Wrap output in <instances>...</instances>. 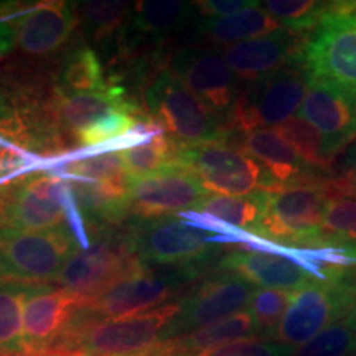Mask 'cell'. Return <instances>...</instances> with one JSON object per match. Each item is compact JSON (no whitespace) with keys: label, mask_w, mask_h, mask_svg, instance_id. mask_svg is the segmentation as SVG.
Wrapping results in <instances>:
<instances>
[{"label":"cell","mask_w":356,"mask_h":356,"mask_svg":"<svg viewBox=\"0 0 356 356\" xmlns=\"http://www.w3.org/2000/svg\"><path fill=\"white\" fill-rule=\"evenodd\" d=\"M81 249L68 226L44 231L0 226V267L6 279L55 282L61 267Z\"/></svg>","instance_id":"obj_11"},{"label":"cell","mask_w":356,"mask_h":356,"mask_svg":"<svg viewBox=\"0 0 356 356\" xmlns=\"http://www.w3.org/2000/svg\"><path fill=\"white\" fill-rule=\"evenodd\" d=\"M119 356H170L168 355V351L165 348V345L160 341V343L154 345L152 348L145 350V351H140V353H132V355H119Z\"/></svg>","instance_id":"obj_41"},{"label":"cell","mask_w":356,"mask_h":356,"mask_svg":"<svg viewBox=\"0 0 356 356\" xmlns=\"http://www.w3.org/2000/svg\"><path fill=\"white\" fill-rule=\"evenodd\" d=\"M261 6L262 3L221 19H200L202 22L197 25V35L208 43L228 48L231 44L266 37L284 29Z\"/></svg>","instance_id":"obj_25"},{"label":"cell","mask_w":356,"mask_h":356,"mask_svg":"<svg viewBox=\"0 0 356 356\" xmlns=\"http://www.w3.org/2000/svg\"><path fill=\"white\" fill-rule=\"evenodd\" d=\"M307 35L287 29L225 48L222 56L241 81L254 83L300 60Z\"/></svg>","instance_id":"obj_19"},{"label":"cell","mask_w":356,"mask_h":356,"mask_svg":"<svg viewBox=\"0 0 356 356\" xmlns=\"http://www.w3.org/2000/svg\"><path fill=\"white\" fill-rule=\"evenodd\" d=\"M38 282L0 280V356H26L24 345L25 302Z\"/></svg>","instance_id":"obj_27"},{"label":"cell","mask_w":356,"mask_h":356,"mask_svg":"<svg viewBox=\"0 0 356 356\" xmlns=\"http://www.w3.org/2000/svg\"><path fill=\"white\" fill-rule=\"evenodd\" d=\"M104 78V68L92 48L81 47L71 50L61 60L56 74V95L65 97L95 95L109 88Z\"/></svg>","instance_id":"obj_28"},{"label":"cell","mask_w":356,"mask_h":356,"mask_svg":"<svg viewBox=\"0 0 356 356\" xmlns=\"http://www.w3.org/2000/svg\"><path fill=\"white\" fill-rule=\"evenodd\" d=\"M127 226L137 256L145 266H170L202 275L208 262L221 252L215 234L178 215L132 220Z\"/></svg>","instance_id":"obj_8"},{"label":"cell","mask_w":356,"mask_h":356,"mask_svg":"<svg viewBox=\"0 0 356 356\" xmlns=\"http://www.w3.org/2000/svg\"><path fill=\"white\" fill-rule=\"evenodd\" d=\"M12 185L2 186V188H0V226H3V222H6L7 210H8V204H10V197H12Z\"/></svg>","instance_id":"obj_40"},{"label":"cell","mask_w":356,"mask_h":356,"mask_svg":"<svg viewBox=\"0 0 356 356\" xmlns=\"http://www.w3.org/2000/svg\"><path fill=\"white\" fill-rule=\"evenodd\" d=\"M264 10L274 17L284 29L293 33L309 35L330 10L332 2L315 0H267Z\"/></svg>","instance_id":"obj_32"},{"label":"cell","mask_w":356,"mask_h":356,"mask_svg":"<svg viewBox=\"0 0 356 356\" xmlns=\"http://www.w3.org/2000/svg\"><path fill=\"white\" fill-rule=\"evenodd\" d=\"M261 2H249V0H198L193 2L202 19H221V17L233 15L246 8L259 6Z\"/></svg>","instance_id":"obj_39"},{"label":"cell","mask_w":356,"mask_h":356,"mask_svg":"<svg viewBox=\"0 0 356 356\" xmlns=\"http://www.w3.org/2000/svg\"><path fill=\"white\" fill-rule=\"evenodd\" d=\"M356 244V200L332 198L322 225V246Z\"/></svg>","instance_id":"obj_34"},{"label":"cell","mask_w":356,"mask_h":356,"mask_svg":"<svg viewBox=\"0 0 356 356\" xmlns=\"http://www.w3.org/2000/svg\"><path fill=\"white\" fill-rule=\"evenodd\" d=\"M256 337H259V330L252 315L249 312H238V314L204 325L198 330L163 341V343L167 345L172 356H185L202 353V351L234 343V341L251 340Z\"/></svg>","instance_id":"obj_24"},{"label":"cell","mask_w":356,"mask_h":356,"mask_svg":"<svg viewBox=\"0 0 356 356\" xmlns=\"http://www.w3.org/2000/svg\"><path fill=\"white\" fill-rule=\"evenodd\" d=\"M309 89V74L300 60L259 81L248 83L225 121L226 132L248 134L280 126L300 109Z\"/></svg>","instance_id":"obj_9"},{"label":"cell","mask_w":356,"mask_h":356,"mask_svg":"<svg viewBox=\"0 0 356 356\" xmlns=\"http://www.w3.org/2000/svg\"><path fill=\"white\" fill-rule=\"evenodd\" d=\"M2 279H6V275H3V273H2V267H0V280Z\"/></svg>","instance_id":"obj_44"},{"label":"cell","mask_w":356,"mask_h":356,"mask_svg":"<svg viewBox=\"0 0 356 356\" xmlns=\"http://www.w3.org/2000/svg\"><path fill=\"white\" fill-rule=\"evenodd\" d=\"M252 292L254 287L248 280L228 270H220L178 302L177 317L168 325L162 341L184 337L204 325L243 312L249 305Z\"/></svg>","instance_id":"obj_13"},{"label":"cell","mask_w":356,"mask_h":356,"mask_svg":"<svg viewBox=\"0 0 356 356\" xmlns=\"http://www.w3.org/2000/svg\"><path fill=\"white\" fill-rule=\"evenodd\" d=\"M3 226L19 231H44L68 226L83 249L91 244L70 178L50 172L30 173L12 185Z\"/></svg>","instance_id":"obj_2"},{"label":"cell","mask_w":356,"mask_h":356,"mask_svg":"<svg viewBox=\"0 0 356 356\" xmlns=\"http://www.w3.org/2000/svg\"><path fill=\"white\" fill-rule=\"evenodd\" d=\"M296 356H356V309L302 345Z\"/></svg>","instance_id":"obj_33"},{"label":"cell","mask_w":356,"mask_h":356,"mask_svg":"<svg viewBox=\"0 0 356 356\" xmlns=\"http://www.w3.org/2000/svg\"><path fill=\"white\" fill-rule=\"evenodd\" d=\"M84 304L86 300L66 289L37 284L25 302L24 345L26 356H38L50 351L71 327Z\"/></svg>","instance_id":"obj_16"},{"label":"cell","mask_w":356,"mask_h":356,"mask_svg":"<svg viewBox=\"0 0 356 356\" xmlns=\"http://www.w3.org/2000/svg\"><path fill=\"white\" fill-rule=\"evenodd\" d=\"M147 114L177 145L222 140L225 121L208 108L170 66L159 70L144 92Z\"/></svg>","instance_id":"obj_5"},{"label":"cell","mask_w":356,"mask_h":356,"mask_svg":"<svg viewBox=\"0 0 356 356\" xmlns=\"http://www.w3.org/2000/svg\"><path fill=\"white\" fill-rule=\"evenodd\" d=\"M330 198L356 200V140L346 150L337 173L323 180Z\"/></svg>","instance_id":"obj_37"},{"label":"cell","mask_w":356,"mask_h":356,"mask_svg":"<svg viewBox=\"0 0 356 356\" xmlns=\"http://www.w3.org/2000/svg\"><path fill=\"white\" fill-rule=\"evenodd\" d=\"M243 152L259 162L277 185L318 184L325 180L320 178L314 167H310L297 155L277 127L256 129L244 134Z\"/></svg>","instance_id":"obj_21"},{"label":"cell","mask_w":356,"mask_h":356,"mask_svg":"<svg viewBox=\"0 0 356 356\" xmlns=\"http://www.w3.org/2000/svg\"><path fill=\"white\" fill-rule=\"evenodd\" d=\"M83 220L91 228L118 226L129 216V185L70 178Z\"/></svg>","instance_id":"obj_23"},{"label":"cell","mask_w":356,"mask_h":356,"mask_svg":"<svg viewBox=\"0 0 356 356\" xmlns=\"http://www.w3.org/2000/svg\"><path fill=\"white\" fill-rule=\"evenodd\" d=\"M76 10L79 12V20L86 25L88 33L92 40L101 42L127 25L134 7L132 3L118 0H89L76 3Z\"/></svg>","instance_id":"obj_31"},{"label":"cell","mask_w":356,"mask_h":356,"mask_svg":"<svg viewBox=\"0 0 356 356\" xmlns=\"http://www.w3.org/2000/svg\"><path fill=\"white\" fill-rule=\"evenodd\" d=\"M37 134L29 109L0 92V188L43 170L48 160L40 157Z\"/></svg>","instance_id":"obj_18"},{"label":"cell","mask_w":356,"mask_h":356,"mask_svg":"<svg viewBox=\"0 0 356 356\" xmlns=\"http://www.w3.org/2000/svg\"><path fill=\"white\" fill-rule=\"evenodd\" d=\"M177 168L190 172L208 195L218 197H249L282 186L251 155L225 140L178 145Z\"/></svg>","instance_id":"obj_7"},{"label":"cell","mask_w":356,"mask_h":356,"mask_svg":"<svg viewBox=\"0 0 356 356\" xmlns=\"http://www.w3.org/2000/svg\"><path fill=\"white\" fill-rule=\"evenodd\" d=\"M210 195L190 172L181 168L131 181L129 216L149 221L195 211Z\"/></svg>","instance_id":"obj_14"},{"label":"cell","mask_w":356,"mask_h":356,"mask_svg":"<svg viewBox=\"0 0 356 356\" xmlns=\"http://www.w3.org/2000/svg\"><path fill=\"white\" fill-rule=\"evenodd\" d=\"M109 88L95 95L53 97V115L63 132L76 134L104 115L126 109H140L126 95V88L109 81Z\"/></svg>","instance_id":"obj_22"},{"label":"cell","mask_w":356,"mask_h":356,"mask_svg":"<svg viewBox=\"0 0 356 356\" xmlns=\"http://www.w3.org/2000/svg\"><path fill=\"white\" fill-rule=\"evenodd\" d=\"M296 348L286 343L274 340H241L218 346L197 355H185V356H296Z\"/></svg>","instance_id":"obj_36"},{"label":"cell","mask_w":356,"mask_h":356,"mask_svg":"<svg viewBox=\"0 0 356 356\" xmlns=\"http://www.w3.org/2000/svg\"><path fill=\"white\" fill-rule=\"evenodd\" d=\"M330 195L323 181L277 188L264 193V210L256 238L287 248H320Z\"/></svg>","instance_id":"obj_6"},{"label":"cell","mask_w":356,"mask_h":356,"mask_svg":"<svg viewBox=\"0 0 356 356\" xmlns=\"http://www.w3.org/2000/svg\"><path fill=\"white\" fill-rule=\"evenodd\" d=\"M292 292L277 289H254L249 300V314L259 330V337L270 340L291 304Z\"/></svg>","instance_id":"obj_35"},{"label":"cell","mask_w":356,"mask_h":356,"mask_svg":"<svg viewBox=\"0 0 356 356\" xmlns=\"http://www.w3.org/2000/svg\"><path fill=\"white\" fill-rule=\"evenodd\" d=\"M340 248H343L345 254L348 256L350 259V269L356 274V244H353V246H340Z\"/></svg>","instance_id":"obj_42"},{"label":"cell","mask_w":356,"mask_h":356,"mask_svg":"<svg viewBox=\"0 0 356 356\" xmlns=\"http://www.w3.org/2000/svg\"><path fill=\"white\" fill-rule=\"evenodd\" d=\"M38 356H71V355H65V353H56V351H47V353L38 355Z\"/></svg>","instance_id":"obj_43"},{"label":"cell","mask_w":356,"mask_h":356,"mask_svg":"<svg viewBox=\"0 0 356 356\" xmlns=\"http://www.w3.org/2000/svg\"><path fill=\"white\" fill-rule=\"evenodd\" d=\"M178 314L177 304L126 317L73 320L71 327L50 351L71 356H119L140 353L162 341L163 333Z\"/></svg>","instance_id":"obj_1"},{"label":"cell","mask_w":356,"mask_h":356,"mask_svg":"<svg viewBox=\"0 0 356 356\" xmlns=\"http://www.w3.org/2000/svg\"><path fill=\"white\" fill-rule=\"evenodd\" d=\"M177 149L175 142L160 129L119 152L122 154L129 180L137 181L177 168Z\"/></svg>","instance_id":"obj_29"},{"label":"cell","mask_w":356,"mask_h":356,"mask_svg":"<svg viewBox=\"0 0 356 356\" xmlns=\"http://www.w3.org/2000/svg\"><path fill=\"white\" fill-rule=\"evenodd\" d=\"M299 115L322 134L333 159L356 140V95L343 88L309 78Z\"/></svg>","instance_id":"obj_17"},{"label":"cell","mask_w":356,"mask_h":356,"mask_svg":"<svg viewBox=\"0 0 356 356\" xmlns=\"http://www.w3.org/2000/svg\"><path fill=\"white\" fill-rule=\"evenodd\" d=\"M198 274L186 269L173 270H150L145 269L121 284L101 293L96 299L88 300L78 310L74 320H106L136 315L165 305L168 297L175 296L185 284L191 282Z\"/></svg>","instance_id":"obj_12"},{"label":"cell","mask_w":356,"mask_h":356,"mask_svg":"<svg viewBox=\"0 0 356 356\" xmlns=\"http://www.w3.org/2000/svg\"><path fill=\"white\" fill-rule=\"evenodd\" d=\"M76 3L61 0L29 3L17 47L30 56H47L58 51L76 29Z\"/></svg>","instance_id":"obj_20"},{"label":"cell","mask_w":356,"mask_h":356,"mask_svg":"<svg viewBox=\"0 0 356 356\" xmlns=\"http://www.w3.org/2000/svg\"><path fill=\"white\" fill-rule=\"evenodd\" d=\"M26 6L29 3L25 2H0V58L8 55L19 44Z\"/></svg>","instance_id":"obj_38"},{"label":"cell","mask_w":356,"mask_h":356,"mask_svg":"<svg viewBox=\"0 0 356 356\" xmlns=\"http://www.w3.org/2000/svg\"><path fill=\"white\" fill-rule=\"evenodd\" d=\"M145 267L134 248L129 226L121 229L111 226L96 229L91 244L61 267L55 282L88 302Z\"/></svg>","instance_id":"obj_3"},{"label":"cell","mask_w":356,"mask_h":356,"mask_svg":"<svg viewBox=\"0 0 356 356\" xmlns=\"http://www.w3.org/2000/svg\"><path fill=\"white\" fill-rule=\"evenodd\" d=\"M170 68L186 88L226 121L239 88L225 56L202 48H181L172 58Z\"/></svg>","instance_id":"obj_15"},{"label":"cell","mask_w":356,"mask_h":356,"mask_svg":"<svg viewBox=\"0 0 356 356\" xmlns=\"http://www.w3.org/2000/svg\"><path fill=\"white\" fill-rule=\"evenodd\" d=\"M197 12L193 2L177 0H142L134 3L131 25L126 30L134 37L152 38V42L163 43L170 33L180 32Z\"/></svg>","instance_id":"obj_26"},{"label":"cell","mask_w":356,"mask_h":356,"mask_svg":"<svg viewBox=\"0 0 356 356\" xmlns=\"http://www.w3.org/2000/svg\"><path fill=\"white\" fill-rule=\"evenodd\" d=\"M355 309L356 274L350 267H333L327 279H315L292 292L291 304L273 338L300 348Z\"/></svg>","instance_id":"obj_4"},{"label":"cell","mask_w":356,"mask_h":356,"mask_svg":"<svg viewBox=\"0 0 356 356\" xmlns=\"http://www.w3.org/2000/svg\"><path fill=\"white\" fill-rule=\"evenodd\" d=\"M300 63L309 78L356 95V0L332 2L317 29L307 35Z\"/></svg>","instance_id":"obj_10"},{"label":"cell","mask_w":356,"mask_h":356,"mask_svg":"<svg viewBox=\"0 0 356 356\" xmlns=\"http://www.w3.org/2000/svg\"><path fill=\"white\" fill-rule=\"evenodd\" d=\"M277 131L282 134L284 139L291 144L292 149L305 163H309L315 170H332L335 159L328 152V147L325 144L322 134L307 122L304 118L293 115L289 121L280 124Z\"/></svg>","instance_id":"obj_30"}]
</instances>
